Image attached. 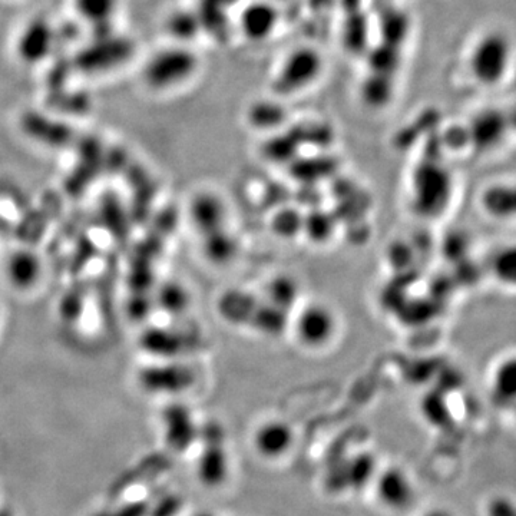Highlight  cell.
<instances>
[{"mask_svg": "<svg viewBox=\"0 0 516 516\" xmlns=\"http://www.w3.org/2000/svg\"><path fill=\"white\" fill-rule=\"evenodd\" d=\"M515 62V45L504 29L482 32L469 49L466 66L473 84L496 89L508 81Z\"/></svg>", "mask_w": 516, "mask_h": 516, "instance_id": "cell-1", "label": "cell"}, {"mask_svg": "<svg viewBox=\"0 0 516 516\" xmlns=\"http://www.w3.org/2000/svg\"><path fill=\"white\" fill-rule=\"evenodd\" d=\"M200 68V59L191 49L172 46L152 56L145 66L147 84L154 89H170L190 81Z\"/></svg>", "mask_w": 516, "mask_h": 516, "instance_id": "cell-2", "label": "cell"}, {"mask_svg": "<svg viewBox=\"0 0 516 516\" xmlns=\"http://www.w3.org/2000/svg\"><path fill=\"white\" fill-rule=\"evenodd\" d=\"M323 56L310 46H300L281 62L274 85L277 92L297 94L310 88L322 76Z\"/></svg>", "mask_w": 516, "mask_h": 516, "instance_id": "cell-3", "label": "cell"}, {"mask_svg": "<svg viewBox=\"0 0 516 516\" xmlns=\"http://www.w3.org/2000/svg\"><path fill=\"white\" fill-rule=\"evenodd\" d=\"M377 463L372 453H359L355 458L344 459L327 473L326 484L337 494L343 491H362L376 475Z\"/></svg>", "mask_w": 516, "mask_h": 516, "instance_id": "cell-4", "label": "cell"}, {"mask_svg": "<svg viewBox=\"0 0 516 516\" xmlns=\"http://www.w3.org/2000/svg\"><path fill=\"white\" fill-rule=\"evenodd\" d=\"M280 11L270 0H251L238 15L241 36L250 42L267 41L277 31Z\"/></svg>", "mask_w": 516, "mask_h": 516, "instance_id": "cell-5", "label": "cell"}, {"mask_svg": "<svg viewBox=\"0 0 516 516\" xmlns=\"http://www.w3.org/2000/svg\"><path fill=\"white\" fill-rule=\"evenodd\" d=\"M377 498L392 511H405L415 498L412 482L400 468H387L380 473L376 482Z\"/></svg>", "mask_w": 516, "mask_h": 516, "instance_id": "cell-6", "label": "cell"}, {"mask_svg": "<svg viewBox=\"0 0 516 516\" xmlns=\"http://www.w3.org/2000/svg\"><path fill=\"white\" fill-rule=\"evenodd\" d=\"M197 475L201 484L207 488H220L226 484L230 475V461L221 443H208L198 459Z\"/></svg>", "mask_w": 516, "mask_h": 516, "instance_id": "cell-7", "label": "cell"}, {"mask_svg": "<svg viewBox=\"0 0 516 516\" xmlns=\"http://www.w3.org/2000/svg\"><path fill=\"white\" fill-rule=\"evenodd\" d=\"M56 35L54 29L46 21L32 22L19 39V55L26 62L42 61L52 51Z\"/></svg>", "mask_w": 516, "mask_h": 516, "instance_id": "cell-8", "label": "cell"}, {"mask_svg": "<svg viewBox=\"0 0 516 516\" xmlns=\"http://www.w3.org/2000/svg\"><path fill=\"white\" fill-rule=\"evenodd\" d=\"M293 432L286 423L270 422L261 426L254 436V446L263 458L277 459L289 451Z\"/></svg>", "mask_w": 516, "mask_h": 516, "instance_id": "cell-9", "label": "cell"}, {"mask_svg": "<svg viewBox=\"0 0 516 516\" xmlns=\"http://www.w3.org/2000/svg\"><path fill=\"white\" fill-rule=\"evenodd\" d=\"M108 38H99L98 45L92 46L88 51L79 55V66L88 71L105 68V66L118 64L124 61L131 51V45L127 41H109Z\"/></svg>", "mask_w": 516, "mask_h": 516, "instance_id": "cell-10", "label": "cell"}, {"mask_svg": "<svg viewBox=\"0 0 516 516\" xmlns=\"http://www.w3.org/2000/svg\"><path fill=\"white\" fill-rule=\"evenodd\" d=\"M79 13L95 26L98 38L111 36L109 19L117 9V0H76Z\"/></svg>", "mask_w": 516, "mask_h": 516, "instance_id": "cell-11", "label": "cell"}, {"mask_svg": "<svg viewBox=\"0 0 516 516\" xmlns=\"http://www.w3.org/2000/svg\"><path fill=\"white\" fill-rule=\"evenodd\" d=\"M195 439V429L187 413L183 410H171L167 419V441L171 449L184 452L190 448Z\"/></svg>", "mask_w": 516, "mask_h": 516, "instance_id": "cell-12", "label": "cell"}, {"mask_svg": "<svg viewBox=\"0 0 516 516\" xmlns=\"http://www.w3.org/2000/svg\"><path fill=\"white\" fill-rule=\"evenodd\" d=\"M200 22L197 12L181 11L171 16L168 28H170V32L175 38L187 41L197 33L201 25Z\"/></svg>", "mask_w": 516, "mask_h": 516, "instance_id": "cell-13", "label": "cell"}, {"mask_svg": "<svg viewBox=\"0 0 516 516\" xmlns=\"http://www.w3.org/2000/svg\"><path fill=\"white\" fill-rule=\"evenodd\" d=\"M495 392L506 402L516 399V360L504 363L496 373Z\"/></svg>", "mask_w": 516, "mask_h": 516, "instance_id": "cell-14", "label": "cell"}, {"mask_svg": "<svg viewBox=\"0 0 516 516\" xmlns=\"http://www.w3.org/2000/svg\"><path fill=\"white\" fill-rule=\"evenodd\" d=\"M11 274L18 283H31V281L35 279L33 274H36L35 260H33L31 256H28V254H23V256L15 258L13 264L11 263Z\"/></svg>", "mask_w": 516, "mask_h": 516, "instance_id": "cell-15", "label": "cell"}, {"mask_svg": "<svg viewBox=\"0 0 516 516\" xmlns=\"http://www.w3.org/2000/svg\"><path fill=\"white\" fill-rule=\"evenodd\" d=\"M486 516H515L516 501L511 496H494L485 509Z\"/></svg>", "mask_w": 516, "mask_h": 516, "instance_id": "cell-16", "label": "cell"}, {"mask_svg": "<svg viewBox=\"0 0 516 516\" xmlns=\"http://www.w3.org/2000/svg\"><path fill=\"white\" fill-rule=\"evenodd\" d=\"M496 273L506 283H516V248L506 250L496 261Z\"/></svg>", "mask_w": 516, "mask_h": 516, "instance_id": "cell-17", "label": "cell"}, {"mask_svg": "<svg viewBox=\"0 0 516 516\" xmlns=\"http://www.w3.org/2000/svg\"><path fill=\"white\" fill-rule=\"evenodd\" d=\"M178 509H180V501L175 496H171V498L165 499L160 506V509L154 512L155 516H174L177 514Z\"/></svg>", "mask_w": 516, "mask_h": 516, "instance_id": "cell-18", "label": "cell"}, {"mask_svg": "<svg viewBox=\"0 0 516 516\" xmlns=\"http://www.w3.org/2000/svg\"><path fill=\"white\" fill-rule=\"evenodd\" d=\"M423 516H453L451 512L446 511V509L443 508H435L430 509V511L426 512Z\"/></svg>", "mask_w": 516, "mask_h": 516, "instance_id": "cell-19", "label": "cell"}, {"mask_svg": "<svg viewBox=\"0 0 516 516\" xmlns=\"http://www.w3.org/2000/svg\"><path fill=\"white\" fill-rule=\"evenodd\" d=\"M197 516H213V515H210V514H200V515H197Z\"/></svg>", "mask_w": 516, "mask_h": 516, "instance_id": "cell-20", "label": "cell"}, {"mask_svg": "<svg viewBox=\"0 0 516 516\" xmlns=\"http://www.w3.org/2000/svg\"><path fill=\"white\" fill-rule=\"evenodd\" d=\"M516 516V515H515Z\"/></svg>", "mask_w": 516, "mask_h": 516, "instance_id": "cell-21", "label": "cell"}]
</instances>
